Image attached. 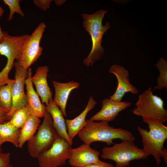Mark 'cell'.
I'll return each mask as SVG.
<instances>
[{
  "instance_id": "1",
  "label": "cell",
  "mask_w": 167,
  "mask_h": 167,
  "mask_svg": "<svg viewBox=\"0 0 167 167\" xmlns=\"http://www.w3.org/2000/svg\"><path fill=\"white\" fill-rule=\"evenodd\" d=\"M77 135L84 144L89 145L95 141H101L110 145L114 144L113 141L116 139H120L122 141H134L135 140L134 135L129 130L110 126L108 122H95L89 119L86 120L85 125Z\"/></svg>"
},
{
  "instance_id": "2",
  "label": "cell",
  "mask_w": 167,
  "mask_h": 167,
  "mask_svg": "<svg viewBox=\"0 0 167 167\" xmlns=\"http://www.w3.org/2000/svg\"><path fill=\"white\" fill-rule=\"evenodd\" d=\"M107 12V11L101 9L91 14H81L83 19V26L90 35L92 41L91 50L83 61L84 64L88 67L92 66L104 55V50L101 45L102 37L110 27L108 21L104 25L102 24V19Z\"/></svg>"
},
{
  "instance_id": "3",
  "label": "cell",
  "mask_w": 167,
  "mask_h": 167,
  "mask_svg": "<svg viewBox=\"0 0 167 167\" xmlns=\"http://www.w3.org/2000/svg\"><path fill=\"white\" fill-rule=\"evenodd\" d=\"M149 155L130 141H122L114 143L113 146L105 147L102 149L101 156L115 162L116 167H126L134 160L147 158Z\"/></svg>"
},
{
  "instance_id": "4",
  "label": "cell",
  "mask_w": 167,
  "mask_h": 167,
  "mask_svg": "<svg viewBox=\"0 0 167 167\" xmlns=\"http://www.w3.org/2000/svg\"><path fill=\"white\" fill-rule=\"evenodd\" d=\"M153 92L150 87L139 95L132 113L143 119H156L164 123L167 120V110L164 108L163 100Z\"/></svg>"
},
{
  "instance_id": "5",
  "label": "cell",
  "mask_w": 167,
  "mask_h": 167,
  "mask_svg": "<svg viewBox=\"0 0 167 167\" xmlns=\"http://www.w3.org/2000/svg\"><path fill=\"white\" fill-rule=\"evenodd\" d=\"M43 117L37 133L28 141V153L33 158H37L41 153L50 148L58 136L53 126L52 117L46 110Z\"/></svg>"
},
{
  "instance_id": "6",
  "label": "cell",
  "mask_w": 167,
  "mask_h": 167,
  "mask_svg": "<svg viewBox=\"0 0 167 167\" xmlns=\"http://www.w3.org/2000/svg\"><path fill=\"white\" fill-rule=\"evenodd\" d=\"M46 25L41 23L31 34L29 35L22 45L20 56L17 61L25 70H28L41 55L43 48L40 42Z\"/></svg>"
},
{
  "instance_id": "7",
  "label": "cell",
  "mask_w": 167,
  "mask_h": 167,
  "mask_svg": "<svg viewBox=\"0 0 167 167\" xmlns=\"http://www.w3.org/2000/svg\"><path fill=\"white\" fill-rule=\"evenodd\" d=\"M71 144L64 138L57 137L52 146L37 157L40 167H60L70 158Z\"/></svg>"
},
{
  "instance_id": "8",
  "label": "cell",
  "mask_w": 167,
  "mask_h": 167,
  "mask_svg": "<svg viewBox=\"0 0 167 167\" xmlns=\"http://www.w3.org/2000/svg\"><path fill=\"white\" fill-rule=\"evenodd\" d=\"M4 36L0 42V54L5 56L7 59L6 64L0 72L3 78H8L9 72L14 66V61L18 60L20 54L22 45L29 35L24 34L19 36H10L5 31Z\"/></svg>"
},
{
  "instance_id": "9",
  "label": "cell",
  "mask_w": 167,
  "mask_h": 167,
  "mask_svg": "<svg viewBox=\"0 0 167 167\" xmlns=\"http://www.w3.org/2000/svg\"><path fill=\"white\" fill-rule=\"evenodd\" d=\"M14 66L15 67V71L12 90V106L7 114V116L10 119L16 110L28 105L26 95L24 89L25 81L28 75V71L24 70L18 61L14 62Z\"/></svg>"
},
{
  "instance_id": "10",
  "label": "cell",
  "mask_w": 167,
  "mask_h": 167,
  "mask_svg": "<svg viewBox=\"0 0 167 167\" xmlns=\"http://www.w3.org/2000/svg\"><path fill=\"white\" fill-rule=\"evenodd\" d=\"M109 71L115 76L118 82L115 91L109 96L110 99L116 102H121L126 92H130L133 95L139 93L137 88L130 82L128 71L122 66L117 64L113 65Z\"/></svg>"
},
{
  "instance_id": "11",
  "label": "cell",
  "mask_w": 167,
  "mask_h": 167,
  "mask_svg": "<svg viewBox=\"0 0 167 167\" xmlns=\"http://www.w3.org/2000/svg\"><path fill=\"white\" fill-rule=\"evenodd\" d=\"M90 145L84 143L78 148H72L68 160L69 164L73 167H85L99 162L100 152Z\"/></svg>"
},
{
  "instance_id": "12",
  "label": "cell",
  "mask_w": 167,
  "mask_h": 167,
  "mask_svg": "<svg viewBox=\"0 0 167 167\" xmlns=\"http://www.w3.org/2000/svg\"><path fill=\"white\" fill-rule=\"evenodd\" d=\"M101 109L89 119L90 120L105 121L108 122L114 120L119 113L129 107L131 103L128 101L116 102L109 98L102 100Z\"/></svg>"
},
{
  "instance_id": "13",
  "label": "cell",
  "mask_w": 167,
  "mask_h": 167,
  "mask_svg": "<svg viewBox=\"0 0 167 167\" xmlns=\"http://www.w3.org/2000/svg\"><path fill=\"white\" fill-rule=\"evenodd\" d=\"M28 71V75L25 81L28 102L27 107L31 114L39 118H42L43 117L45 111V105L41 103L38 95L33 88L31 79V68H29Z\"/></svg>"
},
{
  "instance_id": "14",
  "label": "cell",
  "mask_w": 167,
  "mask_h": 167,
  "mask_svg": "<svg viewBox=\"0 0 167 167\" xmlns=\"http://www.w3.org/2000/svg\"><path fill=\"white\" fill-rule=\"evenodd\" d=\"M49 69L46 66H39L36 69L35 75L31 77V80L35 86L36 92L39 96L42 103L46 105L52 98V92L47 81Z\"/></svg>"
},
{
  "instance_id": "15",
  "label": "cell",
  "mask_w": 167,
  "mask_h": 167,
  "mask_svg": "<svg viewBox=\"0 0 167 167\" xmlns=\"http://www.w3.org/2000/svg\"><path fill=\"white\" fill-rule=\"evenodd\" d=\"M52 84L55 92L53 101L58 106L60 107L63 116L66 117L67 114L66 108L69 94L72 90L79 87V84L74 81L66 83L53 81Z\"/></svg>"
},
{
  "instance_id": "16",
  "label": "cell",
  "mask_w": 167,
  "mask_h": 167,
  "mask_svg": "<svg viewBox=\"0 0 167 167\" xmlns=\"http://www.w3.org/2000/svg\"><path fill=\"white\" fill-rule=\"evenodd\" d=\"M45 109L51 115L53 119V126L58 135L72 145V142L69 138L63 116L59 107L53 102L52 98L50 99L48 104L45 105Z\"/></svg>"
},
{
  "instance_id": "17",
  "label": "cell",
  "mask_w": 167,
  "mask_h": 167,
  "mask_svg": "<svg viewBox=\"0 0 167 167\" xmlns=\"http://www.w3.org/2000/svg\"><path fill=\"white\" fill-rule=\"evenodd\" d=\"M96 103L93 97L90 96L85 109L79 115L73 119L66 120L68 134L72 142L75 137L85 125L86 118L88 113L95 107Z\"/></svg>"
},
{
  "instance_id": "18",
  "label": "cell",
  "mask_w": 167,
  "mask_h": 167,
  "mask_svg": "<svg viewBox=\"0 0 167 167\" xmlns=\"http://www.w3.org/2000/svg\"><path fill=\"white\" fill-rule=\"evenodd\" d=\"M143 121L148 124L150 139L157 147L162 150L167 138V127L158 120L145 118Z\"/></svg>"
},
{
  "instance_id": "19",
  "label": "cell",
  "mask_w": 167,
  "mask_h": 167,
  "mask_svg": "<svg viewBox=\"0 0 167 167\" xmlns=\"http://www.w3.org/2000/svg\"><path fill=\"white\" fill-rule=\"evenodd\" d=\"M39 118L31 114L27 121L20 129L18 147L22 148L26 142L31 139L35 135L39 126Z\"/></svg>"
},
{
  "instance_id": "20",
  "label": "cell",
  "mask_w": 167,
  "mask_h": 167,
  "mask_svg": "<svg viewBox=\"0 0 167 167\" xmlns=\"http://www.w3.org/2000/svg\"><path fill=\"white\" fill-rule=\"evenodd\" d=\"M137 128L142 138L143 145L142 150L149 156L150 155H152L154 157L157 165L159 166L161 162V158L162 150L160 149L151 141L147 129L139 126H138Z\"/></svg>"
},
{
  "instance_id": "21",
  "label": "cell",
  "mask_w": 167,
  "mask_h": 167,
  "mask_svg": "<svg viewBox=\"0 0 167 167\" xmlns=\"http://www.w3.org/2000/svg\"><path fill=\"white\" fill-rule=\"evenodd\" d=\"M20 129L17 128L7 122L0 123V142L12 143L18 147Z\"/></svg>"
},
{
  "instance_id": "22",
  "label": "cell",
  "mask_w": 167,
  "mask_h": 167,
  "mask_svg": "<svg viewBox=\"0 0 167 167\" xmlns=\"http://www.w3.org/2000/svg\"><path fill=\"white\" fill-rule=\"evenodd\" d=\"M14 80L0 87V106L8 113L12 106V90Z\"/></svg>"
},
{
  "instance_id": "23",
  "label": "cell",
  "mask_w": 167,
  "mask_h": 167,
  "mask_svg": "<svg viewBox=\"0 0 167 167\" xmlns=\"http://www.w3.org/2000/svg\"><path fill=\"white\" fill-rule=\"evenodd\" d=\"M156 66L159 71V75L157 79V84L154 89L161 90L167 89V62L161 57L156 63Z\"/></svg>"
},
{
  "instance_id": "24",
  "label": "cell",
  "mask_w": 167,
  "mask_h": 167,
  "mask_svg": "<svg viewBox=\"0 0 167 167\" xmlns=\"http://www.w3.org/2000/svg\"><path fill=\"white\" fill-rule=\"evenodd\" d=\"M30 114L27 106H24L16 110L7 122L16 128L21 129Z\"/></svg>"
},
{
  "instance_id": "25",
  "label": "cell",
  "mask_w": 167,
  "mask_h": 167,
  "mask_svg": "<svg viewBox=\"0 0 167 167\" xmlns=\"http://www.w3.org/2000/svg\"><path fill=\"white\" fill-rule=\"evenodd\" d=\"M20 0H3L4 4L7 5L10 9V14L8 19V21L12 19L13 15L15 13L20 15L22 17L25 16L24 13L21 10L20 5Z\"/></svg>"
},
{
  "instance_id": "26",
  "label": "cell",
  "mask_w": 167,
  "mask_h": 167,
  "mask_svg": "<svg viewBox=\"0 0 167 167\" xmlns=\"http://www.w3.org/2000/svg\"><path fill=\"white\" fill-rule=\"evenodd\" d=\"M11 153H2L0 155V167H13L10 163Z\"/></svg>"
},
{
  "instance_id": "27",
  "label": "cell",
  "mask_w": 167,
  "mask_h": 167,
  "mask_svg": "<svg viewBox=\"0 0 167 167\" xmlns=\"http://www.w3.org/2000/svg\"><path fill=\"white\" fill-rule=\"evenodd\" d=\"M52 0H34V4L38 7L44 11H46L50 7Z\"/></svg>"
},
{
  "instance_id": "28",
  "label": "cell",
  "mask_w": 167,
  "mask_h": 167,
  "mask_svg": "<svg viewBox=\"0 0 167 167\" xmlns=\"http://www.w3.org/2000/svg\"><path fill=\"white\" fill-rule=\"evenodd\" d=\"M85 167H114L112 164L100 160L98 162L89 165Z\"/></svg>"
},
{
  "instance_id": "29",
  "label": "cell",
  "mask_w": 167,
  "mask_h": 167,
  "mask_svg": "<svg viewBox=\"0 0 167 167\" xmlns=\"http://www.w3.org/2000/svg\"><path fill=\"white\" fill-rule=\"evenodd\" d=\"M161 158H162L165 162L167 164V149L163 147L162 149V152L161 155Z\"/></svg>"
},
{
  "instance_id": "30",
  "label": "cell",
  "mask_w": 167,
  "mask_h": 167,
  "mask_svg": "<svg viewBox=\"0 0 167 167\" xmlns=\"http://www.w3.org/2000/svg\"><path fill=\"white\" fill-rule=\"evenodd\" d=\"M55 4L59 6L63 4L66 2V0H55L54 1Z\"/></svg>"
},
{
  "instance_id": "31",
  "label": "cell",
  "mask_w": 167,
  "mask_h": 167,
  "mask_svg": "<svg viewBox=\"0 0 167 167\" xmlns=\"http://www.w3.org/2000/svg\"><path fill=\"white\" fill-rule=\"evenodd\" d=\"M4 12V10L0 6V19L2 15ZM2 30L0 26V30Z\"/></svg>"
},
{
  "instance_id": "32",
  "label": "cell",
  "mask_w": 167,
  "mask_h": 167,
  "mask_svg": "<svg viewBox=\"0 0 167 167\" xmlns=\"http://www.w3.org/2000/svg\"><path fill=\"white\" fill-rule=\"evenodd\" d=\"M4 36L3 32L2 31V30H0V42L2 40Z\"/></svg>"
},
{
  "instance_id": "33",
  "label": "cell",
  "mask_w": 167,
  "mask_h": 167,
  "mask_svg": "<svg viewBox=\"0 0 167 167\" xmlns=\"http://www.w3.org/2000/svg\"><path fill=\"white\" fill-rule=\"evenodd\" d=\"M2 144V143L0 142V155L2 153L1 147Z\"/></svg>"
}]
</instances>
